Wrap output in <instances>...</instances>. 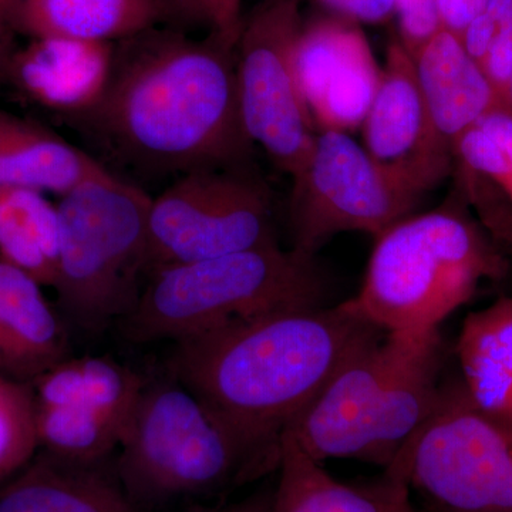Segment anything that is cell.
Instances as JSON below:
<instances>
[{
	"label": "cell",
	"instance_id": "f1b7e54d",
	"mask_svg": "<svg viewBox=\"0 0 512 512\" xmlns=\"http://www.w3.org/2000/svg\"><path fill=\"white\" fill-rule=\"evenodd\" d=\"M208 28L214 35L237 46L241 33V0H200Z\"/></svg>",
	"mask_w": 512,
	"mask_h": 512
},
{
	"label": "cell",
	"instance_id": "7a4b0ae2",
	"mask_svg": "<svg viewBox=\"0 0 512 512\" xmlns=\"http://www.w3.org/2000/svg\"><path fill=\"white\" fill-rule=\"evenodd\" d=\"M384 333L349 299L268 313L177 342L170 373L239 439L278 464L286 427Z\"/></svg>",
	"mask_w": 512,
	"mask_h": 512
},
{
	"label": "cell",
	"instance_id": "d4e9b609",
	"mask_svg": "<svg viewBox=\"0 0 512 512\" xmlns=\"http://www.w3.org/2000/svg\"><path fill=\"white\" fill-rule=\"evenodd\" d=\"M37 451L32 387L0 376V483L25 467Z\"/></svg>",
	"mask_w": 512,
	"mask_h": 512
},
{
	"label": "cell",
	"instance_id": "1f68e13d",
	"mask_svg": "<svg viewBox=\"0 0 512 512\" xmlns=\"http://www.w3.org/2000/svg\"><path fill=\"white\" fill-rule=\"evenodd\" d=\"M497 30L498 28L494 20L487 13L483 12L468 23L463 35L460 36L461 43H463L468 56L480 67L485 57H487Z\"/></svg>",
	"mask_w": 512,
	"mask_h": 512
},
{
	"label": "cell",
	"instance_id": "83f0119b",
	"mask_svg": "<svg viewBox=\"0 0 512 512\" xmlns=\"http://www.w3.org/2000/svg\"><path fill=\"white\" fill-rule=\"evenodd\" d=\"M481 70L493 87L501 107L512 113V22L498 28Z\"/></svg>",
	"mask_w": 512,
	"mask_h": 512
},
{
	"label": "cell",
	"instance_id": "4dcf8cb0",
	"mask_svg": "<svg viewBox=\"0 0 512 512\" xmlns=\"http://www.w3.org/2000/svg\"><path fill=\"white\" fill-rule=\"evenodd\" d=\"M487 0H436L441 28L460 37L468 23L484 12Z\"/></svg>",
	"mask_w": 512,
	"mask_h": 512
},
{
	"label": "cell",
	"instance_id": "e575fe53",
	"mask_svg": "<svg viewBox=\"0 0 512 512\" xmlns=\"http://www.w3.org/2000/svg\"><path fill=\"white\" fill-rule=\"evenodd\" d=\"M272 491H258V493L249 495L238 503L222 505V507L204 508V510L194 512H272Z\"/></svg>",
	"mask_w": 512,
	"mask_h": 512
},
{
	"label": "cell",
	"instance_id": "9c48e42d",
	"mask_svg": "<svg viewBox=\"0 0 512 512\" xmlns=\"http://www.w3.org/2000/svg\"><path fill=\"white\" fill-rule=\"evenodd\" d=\"M272 244L271 192L242 164L181 175L151 200L147 274Z\"/></svg>",
	"mask_w": 512,
	"mask_h": 512
},
{
	"label": "cell",
	"instance_id": "44dd1931",
	"mask_svg": "<svg viewBox=\"0 0 512 512\" xmlns=\"http://www.w3.org/2000/svg\"><path fill=\"white\" fill-rule=\"evenodd\" d=\"M276 470L272 512H390L410 493L402 478L387 471L373 483H342L286 436L279 439Z\"/></svg>",
	"mask_w": 512,
	"mask_h": 512
},
{
	"label": "cell",
	"instance_id": "7c38bea8",
	"mask_svg": "<svg viewBox=\"0 0 512 512\" xmlns=\"http://www.w3.org/2000/svg\"><path fill=\"white\" fill-rule=\"evenodd\" d=\"M404 332L384 333L360 350L286 427L305 453L323 461H362L367 431L399 359Z\"/></svg>",
	"mask_w": 512,
	"mask_h": 512
},
{
	"label": "cell",
	"instance_id": "d6a6232c",
	"mask_svg": "<svg viewBox=\"0 0 512 512\" xmlns=\"http://www.w3.org/2000/svg\"><path fill=\"white\" fill-rule=\"evenodd\" d=\"M163 20H174L183 25L208 26L200 0H156Z\"/></svg>",
	"mask_w": 512,
	"mask_h": 512
},
{
	"label": "cell",
	"instance_id": "d590c367",
	"mask_svg": "<svg viewBox=\"0 0 512 512\" xmlns=\"http://www.w3.org/2000/svg\"><path fill=\"white\" fill-rule=\"evenodd\" d=\"M484 12L494 20L497 28L512 22V0H487Z\"/></svg>",
	"mask_w": 512,
	"mask_h": 512
},
{
	"label": "cell",
	"instance_id": "e0dca14e",
	"mask_svg": "<svg viewBox=\"0 0 512 512\" xmlns=\"http://www.w3.org/2000/svg\"><path fill=\"white\" fill-rule=\"evenodd\" d=\"M414 63L434 136L451 156H457L458 141L478 121L505 111L481 67L450 30L440 26Z\"/></svg>",
	"mask_w": 512,
	"mask_h": 512
},
{
	"label": "cell",
	"instance_id": "ffe728a7",
	"mask_svg": "<svg viewBox=\"0 0 512 512\" xmlns=\"http://www.w3.org/2000/svg\"><path fill=\"white\" fill-rule=\"evenodd\" d=\"M107 171L55 131L0 109V187L63 197Z\"/></svg>",
	"mask_w": 512,
	"mask_h": 512
},
{
	"label": "cell",
	"instance_id": "277c9868",
	"mask_svg": "<svg viewBox=\"0 0 512 512\" xmlns=\"http://www.w3.org/2000/svg\"><path fill=\"white\" fill-rule=\"evenodd\" d=\"M315 256L279 244L157 269L124 322L134 342L198 338L268 313L323 306Z\"/></svg>",
	"mask_w": 512,
	"mask_h": 512
},
{
	"label": "cell",
	"instance_id": "484cf974",
	"mask_svg": "<svg viewBox=\"0 0 512 512\" xmlns=\"http://www.w3.org/2000/svg\"><path fill=\"white\" fill-rule=\"evenodd\" d=\"M457 156L468 170L483 174L500 185L512 201V161L493 138L478 127L470 128L458 141Z\"/></svg>",
	"mask_w": 512,
	"mask_h": 512
},
{
	"label": "cell",
	"instance_id": "30bf717a",
	"mask_svg": "<svg viewBox=\"0 0 512 512\" xmlns=\"http://www.w3.org/2000/svg\"><path fill=\"white\" fill-rule=\"evenodd\" d=\"M302 28L299 0H268L242 25L235 57L245 133L292 178L318 134L296 73Z\"/></svg>",
	"mask_w": 512,
	"mask_h": 512
},
{
	"label": "cell",
	"instance_id": "ba28073f",
	"mask_svg": "<svg viewBox=\"0 0 512 512\" xmlns=\"http://www.w3.org/2000/svg\"><path fill=\"white\" fill-rule=\"evenodd\" d=\"M293 249L315 256L343 232L377 238L433 190L416 175L380 164L345 131L322 130L292 178Z\"/></svg>",
	"mask_w": 512,
	"mask_h": 512
},
{
	"label": "cell",
	"instance_id": "3957f363",
	"mask_svg": "<svg viewBox=\"0 0 512 512\" xmlns=\"http://www.w3.org/2000/svg\"><path fill=\"white\" fill-rule=\"evenodd\" d=\"M362 288L349 301L386 333L440 329L484 279H500L501 249L447 202L375 238Z\"/></svg>",
	"mask_w": 512,
	"mask_h": 512
},
{
	"label": "cell",
	"instance_id": "6da1fadb",
	"mask_svg": "<svg viewBox=\"0 0 512 512\" xmlns=\"http://www.w3.org/2000/svg\"><path fill=\"white\" fill-rule=\"evenodd\" d=\"M123 42L104 96L70 121L144 173L244 164L254 144L239 111L235 45L156 29Z\"/></svg>",
	"mask_w": 512,
	"mask_h": 512
},
{
	"label": "cell",
	"instance_id": "603a6c76",
	"mask_svg": "<svg viewBox=\"0 0 512 512\" xmlns=\"http://www.w3.org/2000/svg\"><path fill=\"white\" fill-rule=\"evenodd\" d=\"M457 357L474 402L512 434V296L464 319Z\"/></svg>",
	"mask_w": 512,
	"mask_h": 512
},
{
	"label": "cell",
	"instance_id": "cb8c5ba5",
	"mask_svg": "<svg viewBox=\"0 0 512 512\" xmlns=\"http://www.w3.org/2000/svg\"><path fill=\"white\" fill-rule=\"evenodd\" d=\"M57 205L45 194L0 187V256L53 288L59 259Z\"/></svg>",
	"mask_w": 512,
	"mask_h": 512
},
{
	"label": "cell",
	"instance_id": "8d00e7d4",
	"mask_svg": "<svg viewBox=\"0 0 512 512\" xmlns=\"http://www.w3.org/2000/svg\"><path fill=\"white\" fill-rule=\"evenodd\" d=\"M6 20V12L3 6L0 5V82L6 79L8 73V66L10 62V55L8 45H6L5 33H3V22Z\"/></svg>",
	"mask_w": 512,
	"mask_h": 512
},
{
	"label": "cell",
	"instance_id": "ab89813d",
	"mask_svg": "<svg viewBox=\"0 0 512 512\" xmlns=\"http://www.w3.org/2000/svg\"><path fill=\"white\" fill-rule=\"evenodd\" d=\"M511 104H512V79H511Z\"/></svg>",
	"mask_w": 512,
	"mask_h": 512
},
{
	"label": "cell",
	"instance_id": "9a60e30c",
	"mask_svg": "<svg viewBox=\"0 0 512 512\" xmlns=\"http://www.w3.org/2000/svg\"><path fill=\"white\" fill-rule=\"evenodd\" d=\"M114 57V43L36 37L10 57L6 79L39 106L72 120L104 96Z\"/></svg>",
	"mask_w": 512,
	"mask_h": 512
},
{
	"label": "cell",
	"instance_id": "74e56055",
	"mask_svg": "<svg viewBox=\"0 0 512 512\" xmlns=\"http://www.w3.org/2000/svg\"><path fill=\"white\" fill-rule=\"evenodd\" d=\"M390 512H416L412 501H410V493L404 494L403 497L400 498L399 503L396 504V507Z\"/></svg>",
	"mask_w": 512,
	"mask_h": 512
},
{
	"label": "cell",
	"instance_id": "52a82bcc",
	"mask_svg": "<svg viewBox=\"0 0 512 512\" xmlns=\"http://www.w3.org/2000/svg\"><path fill=\"white\" fill-rule=\"evenodd\" d=\"M384 471L423 495L431 512H512V434L461 377L443 382L429 419Z\"/></svg>",
	"mask_w": 512,
	"mask_h": 512
},
{
	"label": "cell",
	"instance_id": "8992f818",
	"mask_svg": "<svg viewBox=\"0 0 512 512\" xmlns=\"http://www.w3.org/2000/svg\"><path fill=\"white\" fill-rule=\"evenodd\" d=\"M147 192L107 171L60 197L53 288L69 318L100 332L133 311L147 274Z\"/></svg>",
	"mask_w": 512,
	"mask_h": 512
},
{
	"label": "cell",
	"instance_id": "ac0fdd59",
	"mask_svg": "<svg viewBox=\"0 0 512 512\" xmlns=\"http://www.w3.org/2000/svg\"><path fill=\"white\" fill-rule=\"evenodd\" d=\"M43 285L0 256V376L32 383L70 357L69 338Z\"/></svg>",
	"mask_w": 512,
	"mask_h": 512
},
{
	"label": "cell",
	"instance_id": "5b68a950",
	"mask_svg": "<svg viewBox=\"0 0 512 512\" xmlns=\"http://www.w3.org/2000/svg\"><path fill=\"white\" fill-rule=\"evenodd\" d=\"M116 454L120 484L143 512L210 497L278 468L174 377L146 383Z\"/></svg>",
	"mask_w": 512,
	"mask_h": 512
},
{
	"label": "cell",
	"instance_id": "5bb4252c",
	"mask_svg": "<svg viewBox=\"0 0 512 512\" xmlns=\"http://www.w3.org/2000/svg\"><path fill=\"white\" fill-rule=\"evenodd\" d=\"M362 127L363 147L380 164L416 175L431 188L450 174L454 157L434 136L416 63L402 40L390 43L382 82Z\"/></svg>",
	"mask_w": 512,
	"mask_h": 512
},
{
	"label": "cell",
	"instance_id": "f35d334b",
	"mask_svg": "<svg viewBox=\"0 0 512 512\" xmlns=\"http://www.w3.org/2000/svg\"><path fill=\"white\" fill-rule=\"evenodd\" d=\"M10 3H12V0H0V5L3 6V9H5V12H6V9H8V6L10 5Z\"/></svg>",
	"mask_w": 512,
	"mask_h": 512
},
{
	"label": "cell",
	"instance_id": "2e32d148",
	"mask_svg": "<svg viewBox=\"0 0 512 512\" xmlns=\"http://www.w3.org/2000/svg\"><path fill=\"white\" fill-rule=\"evenodd\" d=\"M440 329L404 332L399 359L367 431L362 461L386 470L436 407L443 372Z\"/></svg>",
	"mask_w": 512,
	"mask_h": 512
},
{
	"label": "cell",
	"instance_id": "7402d4cb",
	"mask_svg": "<svg viewBox=\"0 0 512 512\" xmlns=\"http://www.w3.org/2000/svg\"><path fill=\"white\" fill-rule=\"evenodd\" d=\"M36 37L123 42L156 28V0H12L6 19Z\"/></svg>",
	"mask_w": 512,
	"mask_h": 512
},
{
	"label": "cell",
	"instance_id": "4316f807",
	"mask_svg": "<svg viewBox=\"0 0 512 512\" xmlns=\"http://www.w3.org/2000/svg\"><path fill=\"white\" fill-rule=\"evenodd\" d=\"M396 12L403 45L414 59L420 47L440 28L436 0H396Z\"/></svg>",
	"mask_w": 512,
	"mask_h": 512
},
{
	"label": "cell",
	"instance_id": "d6986e66",
	"mask_svg": "<svg viewBox=\"0 0 512 512\" xmlns=\"http://www.w3.org/2000/svg\"><path fill=\"white\" fill-rule=\"evenodd\" d=\"M0 512H143L128 498L113 461L76 463L45 451L0 483Z\"/></svg>",
	"mask_w": 512,
	"mask_h": 512
},
{
	"label": "cell",
	"instance_id": "8fae6325",
	"mask_svg": "<svg viewBox=\"0 0 512 512\" xmlns=\"http://www.w3.org/2000/svg\"><path fill=\"white\" fill-rule=\"evenodd\" d=\"M146 383L111 357H67L30 383L39 450L76 463L111 460Z\"/></svg>",
	"mask_w": 512,
	"mask_h": 512
},
{
	"label": "cell",
	"instance_id": "f546056e",
	"mask_svg": "<svg viewBox=\"0 0 512 512\" xmlns=\"http://www.w3.org/2000/svg\"><path fill=\"white\" fill-rule=\"evenodd\" d=\"M352 22L382 23L396 12V0H315Z\"/></svg>",
	"mask_w": 512,
	"mask_h": 512
},
{
	"label": "cell",
	"instance_id": "4fadbf2b",
	"mask_svg": "<svg viewBox=\"0 0 512 512\" xmlns=\"http://www.w3.org/2000/svg\"><path fill=\"white\" fill-rule=\"evenodd\" d=\"M382 72L362 30L345 20L303 26L296 73L303 99L319 130L362 127L382 82Z\"/></svg>",
	"mask_w": 512,
	"mask_h": 512
},
{
	"label": "cell",
	"instance_id": "836d02e7",
	"mask_svg": "<svg viewBox=\"0 0 512 512\" xmlns=\"http://www.w3.org/2000/svg\"><path fill=\"white\" fill-rule=\"evenodd\" d=\"M476 127L493 138L512 161V113L503 110L493 111L478 121Z\"/></svg>",
	"mask_w": 512,
	"mask_h": 512
}]
</instances>
